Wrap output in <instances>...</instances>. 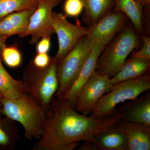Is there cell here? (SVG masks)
I'll return each instance as SVG.
<instances>
[{
	"instance_id": "6da1fadb",
	"label": "cell",
	"mask_w": 150,
	"mask_h": 150,
	"mask_svg": "<svg viewBox=\"0 0 150 150\" xmlns=\"http://www.w3.org/2000/svg\"><path fill=\"white\" fill-rule=\"evenodd\" d=\"M48 109L42 135L31 150L75 149L120 120L114 114L102 118L83 115L67 100L54 97Z\"/></svg>"
},
{
	"instance_id": "7a4b0ae2",
	"label": "cell",
	"mask_w": 150,
	"mask_h": 150,
	"mask_svg": "<svg viewBox=\"0 0 150 150\" xmlns=\"http://www.w3.org/2000/svg\"><path fill=\"white\" fill-rule=\"evenodd\" d=\"M0 112L7 118L21 124L27 139H40L47 114L44 107L28 93L18 99H0Z\"/></svg>"
},
{
	"instance_id": "3957f363",
	"label": "cell",
	"mask_w": 150,
	"mask_h": 150,
	"mask_svg": "<svg viewBox=\"0 0 150 150\" xmlns=\"http://www.w3.org/2000/svg\"><path fill=\"white\" fill-rule=\"evenodd\" d=\"M150 90V76L147 74L116 84L100 98L89 115L102 118L112 115L118 105L135 99Z\"/></svg>"
},
{
	"instance_id": "277c9868",
	"label": "cell",
	"mask_w": 150,
	"mask_h": 150,
	"mask_svg": "<svg viewBox=\"0 0 150 150\" xmlns=\"http://www.w3.org/2000/svg\"><path fill=\"white\" fill-rule=\"evenodd\" d=\"M57 64L54 58L44 68L35 67L31 62L24 72L23 80L27 86L28 93L47 110L59 88Z\"/></svg>"
},
{
	"instance_id": "5b68a950",
	"label": "cell",
	"mask_w": 150,
	"mask_h": 150,
	"mask_svg": "<svg viewBox=\"0 0 150 150\" xmlns=\"http://www.w3.org/2000/svg\"><path fill=\"white\" fill-rule=\"evenodd\" d=\"M104 48L97 62L96 72L112 78L121 70L126 59L139 44L132 28H127Z\"/></svg>"
},
{
	"instance_id": "8992f818",
	"label": "cell",
	"mask_w": 150,
	"mask_h": 150,
	"mask_svg": "<svg viewBox=\"0 0 150 150\" xmlns=\"http://www.w3.org/2000/svg\"><path fill=\"white\" fill-rule=\"evenodd\" d=\"M94 44L88 35H85L58 63L57 76L59 86L54 97L60 98L72 85L89 56Z\"/></svg>"
},
{
	"instance_id": "52a82bcc",
	"label": "cell",
	"mask_w": 150,
	"mask_h": 150,
	"mask_svg": "<svg viewBox=\"0 0 150 150\" xmlns=\"http://www.w3.org/2000/svg\"><path fill=\"white\" fill-rule=\"evenodd\" d=\"M52 18V25L59 42V49L54 58L58 63L82 38L88 34V29L82 26L79 21L76 24L70 23L62 13L53 12Z\"/></svg>"
},
{
	"instance_id": "ba28073f",
	"label": "cell",
	"mask_w": 150,
	"mask_h": 150,
	"mask_svg": "<svg viewBox=\"0 0 150 150\" xmlns=\"http://www.w3.org/2000/svg\"><path fill=\"white\" fill-rule=\"evenodd\" d=\"M37 8L30 18L27 29L20 38L31 36L30 43H37L43 37L55 33L52 22L53 10L61 0H38Z\"/></svg>"
},
{
	"instance_id": "9c48e42d",
	"label": "cell",
	"mask_w": 150,
	"mask_h": 150,
	"mask_svg": "<svg viewBox=\"0 0 150 150\" xmlns=\"http://www.w3.org/2000/svg\"><path fill=\"white\" fill-rule=\"evenodd\" d=\"M110 78L95 71L86 82L78 95L74 108L83 115H88L100 99L112 87Z\"/></svg>"
},
{
	"instance_id": "30bf717a",
	"label": "cell",
	"mask_w": 150,
	"mask_h": 150,
	"mask_svg": "<svg viewBox=\"0 0 150 150\" xmlns=\"http://www.w3.org/2000/svg\"><path fill=\"white\" fill-rule=\"evenodd\" d=\"M128 19L121 12L110 11L88 28L87 35L94 43L105 47Z\"/></svg>"
},
{
	"instance_id": "8fae6325",
	"label": "cell",
	"mask_w": 150,
	"mask_h": 150,
	"mask_svg": "<svg viewBox=\"0 0 150 150\" xmlns=\"http://www.w3.org/2000/svg\"><path fill=\"white\" fill-rule=\"evenodd\" d=\"M120 120L150 128V90L115 108L113 114Z\"/></svg>"
},
{
	"instance_id": "7c38bea8",
	"label": "cell",
	"mask_w": 150,
	"mask_h": 150,
	"mask_svg": "<svg viewBox=\"0 0 150 150\" xmlns=\"http://www.w3.org/2000/svg\"><path fill=\"white\" fill-rule=\"evenodd\" d=\"M105 47L94 43L89 56L72 85L60 98L65 100L74 108L79 93L83 85L95 72L97 62Z\"/></svg>"
},
{
	"instance_id": "4fadbf2b",
	"label": "cell",
	"mask_w": 150,
	"mask_h": 150,
	"mask_svg": "<svg viewBox=\"0 0 150 150\" xmlns=\"http://www.w3.org/2000/svg\"><path fill=\"white\" fill-rule=\"evenodd\" d=\"M35 10L16 12L0 20V38L6 41L12 35L20 37L25 32L29 24L30 18Z\"/></svg>"
},
{
	"instance_id": "5bb4252c",
	"label": "cell",
	"mask_w": 150,
	"mask_h": 150,
	"mask_svg": "<svg viewBox=\"0 0 150 150\" xmlns=\"http://www.w3.org/2000/svg\"><path fill=\"white\" fill-rule=\"evenodd\" d=\"M91 140L98 150H128L127 138L118 122L97 134Z\"/></svg>"
},
{
	"instance_id": "9a60e30c",
	"label": "cell",
	"mask_w": 150,
	"mask_h": 150,
	"mask_svg": "<svg viewBox=\"0 0 150 150\" xmlns=\"http://www.w3.org/2000/svg\"><path fill=\"white\" fill-rule=\"evenodd\" d=\"M128 142V150H150V128L120 120L118 122Z\"/></svg>"
},
{
	"instance_id": "2e32d148",
	"label": "cell",
	"mask_w": 150,
	"mask_h": 150,
	"mask_svg": "<svg viewBox=\"0 0 150 150\" xmlns=\"http://www.w3.org/2000/svg\"><path fill=\"white\" fill-rule=\"evenodd\" d=\"M28 93L24 81L13 78L0 62V99H18Z\"/></svg>"
},
{
	"instance_id": "e0dca14e",
	"label": "cell",
	"mask_w": 150,
	"mask_h": 150,
	"mask_svg": "<svg viewBox=\"0 0 150 150\" xmlns=\"http://www.w3.org/2000/svg\"><path fill=\"white\" fill-rule=\"evenodd\" d=\"M150 60L131 58L110 81L112 85L146 74L150 69Z\"/></svg>"
},
{
	"instance_id": "ac0fdd59",
	"label": "cell",
	"mask_w": 150,
	"mask_h": 150,
	"mask_svg": "<svg viewBox=\"0 0 150 150\" xmlns=\"http://www.w3.org/2000/svg\"><path fill=\"white\" fill-rule=\"evenodd\" d=\"M143 7L137 0H115L114 11H120L129 18L140 34L144 33Z\"/></svg>"
},
{
	"instance_id": "d6986e66",
	"label": "cell",
	"mask_w": 150,
	"mask_h": 150,
	"mask_svg": "<svg viewBox=\"0 0 150 150\" xmlns=\"http://www.w3.org/2000/svg\"><path fill=\"white\" fill-rule=\"evenodd\" d=\"M84 8V18L90 27L111 11L115 0H81Z\"/></svg>"
},
{
	"instance_id": "ffe728a7",
	"label": "cell",
	"mask_w": 150,
	"mask_h": 150,
	"mask_svg": "<svg viewBox=\"0 0 150 150\" xmlns=\"http://www.w3.org/2000/svg\"><path fill=\"white\" fill-rule=\"evenodd\" d=\"M19 130L15 121L0 115V150H14L19 139Z\"/></svg>"
},
{
	"instance_id": "44dd1931",
	"label": "cell",
	"mask_w": 150,
	"mask_h": 150,
	"mask_svg": "<svg viewBox=\"0 0 150 150\" xmlns=\"http://www.w3.org/2000/svg\"><path fill=\"white\" fill-rule=\"evenodd\" d=\"M38 0H0V20L13 13L35 10Z\"/></svg>"
},
{
	"instance_id": "7402d4cb",
	"label": "cell",
	"mask_w": 150,
	"mask_h": 150,
	"mask_svg": "<svg viewBox=\"0 0 150 150\" xmlns=\"http://www.w3.org/2000/svg\"><path fill=\"white\" fill-rule=\"evenodd\" d=\"M2 60L11 68L18 67L21 64L22 55L18 48L15 45L3 48L1 51Z\"/></svg>"
},
{
	"instance_id": "603a6c76",
	"label": "cell",
	"mask_w": 150,
	"mask_h": 150,
	"mask_svg": "<svg viewBox=\"0 0 150 150\" xmlns=\"http://www.w3.org/2000/svg\"><path fill=\"white\" fill-rule=\"evenodd\" d=\"M83 8V4L81 0H67L64 5L65 14L69 16H79Z\"/></svg>"
},
{
	"instance_id": "cb8c5ba5",
	"label": "cell",
	"mask_w": 150,
	"mask_h": 150,
	"mask_svg": "<svg viewBox=\"0 0 150 150\" xmlns=\"http://www.w3.org/2000/svg\"><path fill=\"white\" fill-rule=\"evenodd\" d=\"M141 37L144 42L142 48L133 54L131 58L150 60V38L145 35H142Z\"/></svg>"
},
{
	"instance_id": "d4e9b609",
	"label": "cell",
	"mask_w": 150,
	"mask_h": 150,
	"mask_svg": "<svg viewBox=\"0 0 150 150\" xmlns=\"http://www.w3.org/2000/svg\"><path fill=\"white\" fill-rule=\"evenodd\" d=\"M51 59L47 53H38L32 62L35 67L44 68L49 64Z\"/></svg>"
},
{
	"instance_id": "484cf974",
	"label": "cell",
	"mask_w": 150,
	"mask_h": 150,
	"mask_svg": "<svg viewBox=\"0 0 150 150\" xmlns=\"http://www.w3.org/2000/svg\"><path fill=\"white\" fill-rule=\"evenodd\" d=\"M51 37H43L41 38L36 47L38 53H47L51 46Z\"/></svg>"
},
{
	"instance_id": "4316f807",
	"label": "cell",
	"mask_w": 150,
	"mask_h": 150,
	"mask_svg": "<svg viewBox=\"0 0 150 150\" xmlns=\"http://www.w3.org/2000/svg\"><path fill=\"white\" fill-rule=\"evenodd\" d=\"M81 145H79V149L80 150H98L97 147L91 140L83 141Z\"/></svg>"
},
{
	"instance_id": "83f0119b",
	"label": "cell",
	"mask_w": 150,
	"mask_h": 150,
	"mask_svg": "<svg viewBox=\"0 0 150 150\" xmlns=\"http://www.w3.org/2000/svg\"><path fill=\"white\" fill-rule=\"evenodd\" d=\"M143 7H148L150 6V0H137Z\"/></svg>"
},
{
	"instance_id": "f1b7e54d",
	"label": "cell",
	"mask_w": 150,
	"mask_h": 150,
	"mask_svg": "<svg viewBox=\"0 0 150 150\" xmlns=\"http://www.w3.org/2000/svg\"><path fill=\"white\" fill-rule=\"evenodd\" d=\"M5 42V41L0 38V62H2V61L1 54V51L3 48L6 46Z\"/></svg>"
},
{
	"instance_id": "f546056e",
	"label": "cell",
	"mask_w": 150,
	"mask_h": 150,
	"mask_svg": "<svg viewBox=\"0 0 150 150\" xmlns=\"http://www.w3.org/2000/svg\"><path fill=\"white\" fill-rule=\"evenodd\" d=\"M0 105H1V102H0ZM0 107H1V105H0Z\"/></svg>"
}]
</instances>
